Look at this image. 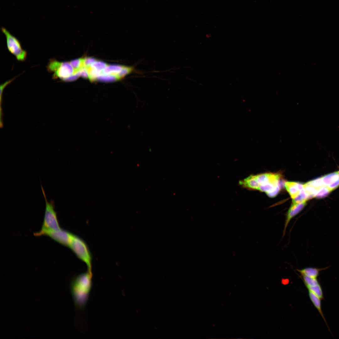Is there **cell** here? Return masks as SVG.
I'll use <instances>...</instances> for the list:
<instances>
[{
  "label": "cell",
  "instance_id": "obj_7",
  "mask_svg": "<svg viewBox=\"0 0 339 339\" xmlns=\"http://www.w3.org/2000/svg\"><path fill=\"white\" fill-rule=\"evenodd\" d=\"M73 234L70 232L61 229H60L51 231L46 235L60 244L69 247Z\"/></svg>",
  "mask_w": 339,
  "mask_h": 339
},
{
  "label": "cell",
  "instance_id": "obj_9",
  "mask_svg": "<svg viewBox=\"0 0 339 339\" xmlns=\"http://www.w3.org/2000/svg\"><path fill=\"white\" fill-rule=\"evenodd\" d=\"M284 186L291 198L294 200L299 196L303 188L304 184L297 182L286 181Z\"/></svg>",
  "mask_w": 339,
  "mask_h": 339
},
{
  "label": "cell",
  "instance_id": "obj_18",
  "mask_svg": "<svg viewBox=\"0 0 339 339\" xmlns=\"http://www.w3.org/2000/svg\"><path fill=\"white\" fill-rule=\"evenodd\" d=\"M338 171V173H339V171Z\"/></svg>",
  "mask_w": 339,
  "mask_h": 339
},
{
  "label": "cell",
  "instance_id": "obj_4",
  "mask_svg": "<svg viewBox=\"0 0 339 339\" xmlns=\"http://www.w3.org/2000/svg\"><path fill=\"white\" fill-rule=\"evenodd\" d=\"M41 187L46 202V208L41 229L40 231L34 234L35 236L46 235L50 232L61 229L58 222L56 213L55 210L54 203L53 201L49 202L47 201L43 187L42 186Z\"/></svg>",
  "mask_w": 339,
  "mask_h": 339
},
{
  "label": "cell",
  "instance_id": "obj_15",
  "mask_svg": "<svg viewBox=\"0 0 339 339\" xmlns=\"http://www.w3.org/2000/svg\"><path fill=\"white\" fill-rule=\"evenodd\" d=\"M331 191L327 186H324L319 188L315 197L317 198H324L327 196Z\"/></svg>",
  "mask_w": 339,
  "mask_h": 339
},
{
  "label": "cell",
  "instance_id": "obj_13",
  "mask_svg": "<svg viewBox=\"0 0 339 339\" xmlns=\"http://www.w3.org/2000/svg\"><path fill=\"white\" fill-rule=\"evenodd\" d=\"M307 288L309 291L313 292L321 299H324L322 290L320 284L315 286L308 287Z\"/></svg>",
  "mask_w": 339,
  "mask_h": 339
},
{
  "label": "cell",
  "instance_id": "obj_8",
  "mask_svg": "<svg viewBox=\"0 0 339 339\" xmlns=\"http://www.w3.org/2000/svg\"><path fill=\"white\" fill-rule=\"evenodd\" d=\"M306 204V202H298L292 200L291 205L286 215L283 236H284L285 234L287 228L290 220L304 209Z\"/></svg>",
  "mask_w": 339,
  "mask_h": 339
},
{
  "label": "cell",
  "instance_id": "obj_2",
  "mask_svg": "<svg viewBox=\"0 0 339 339\" xmlns=\"http://www.w3.org/2000/svg\"><path fill=\"white\" fill-rule=\"evenodd\" d=\"M92 273L87 271L74 277L70 284L71 293L78 310L84 309L93 286Z\"/></svg>",
  "mask_w": 339,
  "mask_h": 339
},
{
  "label": "cell",
  "instance_id": "obj_10",
  "mask_svg": "<svg viewBox=\"0 0 339 339\" xmlns=\"http://www.w3.org/2000/svg\"><path fill=\"white\" fill-rule=\"evenodd\" d=\"M309 297L311 300V302L314 305L316 309L318 310L320 315L322 316V318L324 320L326 324V325L328 328L329 331L331 332L330 329L328 327L327 322L325 318L324 315V314L323 313L321 306V299L319 297L315 294L309 290Z\"/></svg>",
  "mask_w": 339,
  "mask_h": 339
},
{
  "label": "cell",
  "instance_id": "obj_12",
  "mask_svg": "<svg viewBox=\"0 0 339 339\" xmlns=\"http://www.w3.org/2000/svg\"><path fill=\"white\" fill-rule=\"evenodd\" d=\"M339 176L338 171L333 172L321 177L324 186H328L336 181Z\"/></svg>",
  "mask_w": 339,
  "mask_h": 339
},
{
  "label": "cell",
  "instance_id": "obj_5",
  "mask_svg": "<svg viewBox=\"0 0 339 339\" xmlns=\"http://www.w3.org/2000/svg\"><path fill=\"white\" fill-rule=\"evenodd\" d=\"M69 247L79 259L86 264L87 270L92 272V256L85 241L73 234Z\"/></svg>",
  "mask_w": 339,
  "mask_h": 339
},
{
  "label": "cell",
  "instance_id": "obj_16",
  "mask_svg": "<svg viewBox=\"0 0 339 339\" xmlns=\"http://www.w3.org/2000/svg\"><path fill=\"white\" fill-rule=\"evenodd\" d=\"M306 183L318 189L324 186L321 177L309 181Z\"/></svg>",
  "mask_w": 339,
  "mask_h": 339
},
{
  "label": "cell",
  "instance_id": "obj_17",
  "mask_svg": "<svg viewBox=\"0 0 339 339\" xmlns=\"http://www.w3.org/2000/svg\"><path fill=\"white\" fill-rule=\"evenodd\" d=\"M339 186V175L338 179L335 182L328 186L329 188L332 191L336 188Z\"/></svg>",
  "mask_w": 339,
  "mask_h": 339
},
{
  "label": "cell",
  "instance_id": "obj_6",
  "mask_svg": "<svg viewBox=\"0 0 339 339\" xmlns=\"http://www.w3.org/2000/svg\"><path fill=\"white\" fill-rule=\"evenodd\" d=\"M1 30L5 36L8 51L18 61L24 62L25 61L27 56V51L23 48L18 39L5 28L1 27Z\"/></svg>",
  "mask_w": 339,
  "mask_h": 339
},
{
  "label": "cell",
  "instance_id": "obj_3",
  "mask_svg": "<svg viewBox=\"0 0 339 339\" xmlns=\"http://www.w3.org/2000/svg\"><path fill=\"white\" fill-rule=\"evenodd\" d=\"M47 70L52 74V78L64 82L76 79L79 75L75 72L69 62H60L55 58L50 59L46 66Z\"/></svg>",
  "mask_w": 339,
  "mask_h": 339
},
{
  "label": "cell",
  "instance_id": "obj_11",
  "mask_svg": "<svg viewBox=\"0 0 339 339\" xmlns=\"http://www.w3.org/2000/svg\"><path fill=\"white\" fill-rule=\"evenodd\" d=\"M326 267L323 268H318L314 267H309L303 268L301 270H298V271L302 276L317 278L319 276L320 272L322 270L327 268Z\"/></svg>",
  "mask_w": 339,
  "mask_h": 339
},
{
  "label": "cell",
  "instance_id": "obj_1",
  "mask_svg": "<svg viewBox=\"0 0 339 339\" xmlns=\"http://www.w3.org/2000/svg\"><path fill=\"white\" fill-rule=\"evenodd\" d=\"M281 175L279 173H266L251 175L240 181L244 188L265 192L271 197L276 196L280 190L279 182Z\"/></svg>",
  "mask_w": 339,
  "mask_h": 339
},
{
  "label": "cell",
  "instance_id": "obj_14",
  "mask_svg": "<svg viewBox=\"0 0 339 339\" xmlns=\"http://www.w3.org/2000/svg\"><path fill=\"white\" fill-rule=\"evenodd\" d=\"M304 282L306 287L313 286L320 284L317 278H313L305 276H302Z\"/></svg>",
  "mask_w": 339,
  "mask_h": 339
}]
</instances>
